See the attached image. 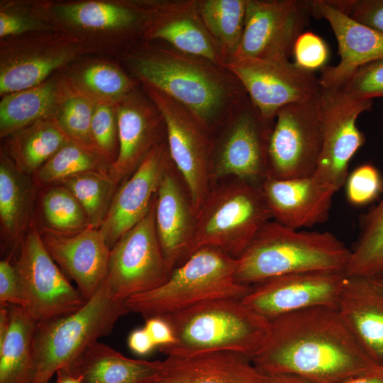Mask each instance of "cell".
Returning a JSON list of instances; mask_svg holds the SVG:
<instances>
[{"instance_id": "13", "label": "cell", "mask_w": 383, "mask_h": 383, "mask_svg": "<svg viewBox=\"0 0 383 383\" xmlns=\"http://www.w3.org/2000/svg\"><path fill=\"white\" fill-rule=\"evenodd\" d=\"M170 274L156 232L154 197L148 215L111 249L102 286L112 299L126 301L161 286Z\"/></svg>"}, {"instance_id": "45", "label": "cell", "mask_w": 383, "mask_h": 383, "mask_svg": "<svg viewBox=\"0 0 383 383\" xmlns=\"http://www.w3.org/2000/svg\"><path fill=\"white\" fill-rule=\"evenodd\" d=\"M353 19L383 33V0H333Z\"/></svg>"}, {"instance_id": "1", "label": "cell", "mask_w": 383, "mask_h": 383, "mask_svg": "<svg viewBox=\"0 0 383 383\" xmlns=\"http://www.w3.org/2000/svg\"><path fill=\"white\" fill-rule=\"evenodd\" d=\"M252 360L265 374H292L311 383H336L381 367L337 308L323 306L270 319L268 334Z\"/></svg>"}, {"instance_id": "7", "label": "cell", "mask_w": 383, "mask_h": 383, "mask_svg": "<svg viewBox=\"0 0 383 383\" xmlns=\"http://www.w3.org/2000/svg\"><path fill=\"white\" fill-rule=\"evenodd\" d=\"M129 312L126 301L112 299L101 286L78 311L37 323L32 383H48L60 368L72 366Z\"/></svg>"}, {"instance_id": "20", "label": "cell", "mask_w": 383, "mask_h": 383, "mask_svg": "<svg viewBox=\"0 0 383 383\" xmlns=\"http://www.w3.org/2000/svg\"><path fill=\"white\" fill-rule=\"evenodd\" d=\"M171 162L165 140L148 154L115 192L99 228L111 249L148 215L160 180Z\"/></svg>"}, {"instance_id": "31", "label": "cell", "mask_w": 383, "mask_h": 383, "mask_svg": "<svg viewBox=\"0 0 383 383\" xmlns=\"http://www.w3.org/2000/svg\"><path fill=\"white\" fill-rule=\"evenodd\" d=\"M62 71L37 86L1 96V139L38 121L53 118L65 91Z\"/></svg>"}, {"instance_id": "32", "label": "cell", "mask_w": 383, "mask_h": 383, "mask_svg": "<svg viewBox=\"0 0 383 383\" xmlns=\"http://www.w3.org/2000/svg\"><path fill=\"white\" fill-rule=\"evenodd\" d=\"M9 328L0 340V383H32L37 323L24 307L9 305Z\"/></svg>"}, {"instance_id": "44", "label": "cell", "mask_w": 383, "mask_h": 383, "mask_svg": "<svg viewBox=\"0 0 383 383\" xmlns=\"http://www.w3.org/2000/svg\"><path fill=\"white\" fill-rule=\"evenodd\" d=\"M292 55L300 68L313 72L326 66L329 49L326 42L312 32H303L296 40Z\"/></svg>"}, {"instance_id": "15", "label": "cell", "mask_w": 383, "mask_h": 383, "mask_svg": "<svg viewBox=\"0 0 383 383\" xmlns=\"http://www.w3.org/2000/svg\"><path fill=\"white\" fill-rule=\"evenodd\" d=\"M240 81L249 98L267 118L282 107L320 98L322 88L313 72L289 60L234 56L226 65Z\"/></svg>"}, {"instance_id": "37", "label": "cell", "mask_w": 383, "mask_h": 383, "mask_svg": "<svg viewBox=\"0 0 383 383\" xmlns=\"http://www.w3.org/2000/svg\"><path fill=\"white\" fill-rule=\"evenodd\" d=\"M43 227L57 233L70 235L90 226L88 217L77 199L64 186L47 187L40 198Z\"/></svg>"}, {"instance_id": "53", "label": "cell", "mask_w": 383, "mask_h": 383, "mask_svg": "<svg viewBox=\"0 0 383 383\" xmlns=\"http://www.w3.org/2000/svg\"><path fill=\"white\" fill-rule=\"evenodd\" d=\"M382 118H383V108H382Z\"/></svg>"}, {"instance_id": "51", "label": "cell", "mask_w": 383, "mask_h": 383, "mask_svg": "<svg viewBox=\"0 0 383 383\" xmlns=\"http://www.w3.org/2000/svg\"><path fill=\"white\" fill-rule=\"evenodd\" d=\"M57 374V383H81L79 376L74 374L69 365L60 368Z\"/></svg>"}, {"instance_id": "48", "label": "cell", "mask_w": 383, "mask_h": 383, "mask_svg": "<svg viewBox=\"0 0 383 383\" xmlns=\"http://www.w3.org/2000/svg\"><path fill=\"white\" fill-rule=\"evenodd\" d=\"M129 348L138 355L150 353L155 347L150 334L145 328L133 331L128 338Z\"/></svg>"}, {"instance_id": "26", "label": "cell", "mask_w": 383, "mask_h": 383, "mask_svg": "<svg viewBox=\"0 0 383 383\" xmlns=\"http://www.w3.org/2000/svg\"><path fill=\"white\" fill-rule=\"evenodd\" d=\"M156 383H267V374L252 358L218 350L192 356H167Z\"/></svg>"}, {"instance_id": "30", "label": "cell", "mask_w": 383, "mask_h": 383, "mask_svg": "<svg viewBox=\"0 0 383 383\" xmlns=\"http://www.w3.org/2000/svg\"><path fill=\"white\" fill-rule=\"evenodd\" d=\"M36 187L34 180L21 171L1 150L0 224L4 248L19 246L32 223Z\"/></svg>"}, {"instance_id": "33", "label": "cell", "mask_w": 383, "mask_h": 383, "mask_svg": "<svg viewBox=\"0 0 383 383\" xmlns=\"http://www.w3.org/2000/svg\"><path fill=\"white\" fill-rule=\"evenodd\" d=\"M6 138V154L21 171L28 175L36 172L72 141L53 118L38 121Z\"/></svg>"}, {"instance_id": "52", "label": "cell", "mask_w": 383, "mask_h": 383, "mask_svg": "<svg viewBox=\"0 0 383 383\" xmlns=\"http://www.w3.org/2000/svg\"><path fill=\"white\" fill-rule=\"evenodd\" d=\"M376 284L383 290V276L372 278Z\"/></svg>"}, {"instance_id": "25", "label": "cell", "mask_w": 383, "mask_h": 383, "mask_svg": "<svg viewBox=\"0 0 383 383\" xmlns=\"http://www.w3.org/2000/svg\"><path fill=\"white\" fill-rule=\"evenodd\" d=\"M261 189L274 221L296 230L326 221L336 192L313 175L288 179L267 177Z\"/></svg>"}, {"instance_id": "36", "label": "cell", "mask_w": 383, "mask_h": 383, "mask_svg": "<svg viewBox=\"0 0 383 383\" xmlns=\"http://www.w3.org/2000/svg\"><path fill=\"white\" fill-rule=\"evenodd\" d=\"M111 165L98 152L70 141L34 173L33 180L37 186H51L84 172L109 173Z\"/></svg>"}, {"instance_id": "18", "label": "cell", "mask_w": 383, "mask_h": 383, "mask_svg": "<svg viewBox=\"0 0 383 383\" xmlns=\"http://www.w3.org/2000/svg\"><path fill=\"white\" fill-rule=\"evenodd\" d=\"M345 277L329 271L277 276L252 285L242 301L269 320L316 306L337 308Z\"/></svg>"}, {"instance_id": "27", "label": "cell", "mask_w": 383, "mask_h": 383, "mask_svg": "<svg viewBox=\"0 0 383 383\" xmlns=\"http://www.w3.org/2000/svg\"><path fill=\"white\" fill-rule=\"evenodd\" d=\"M337 309L370 357L383 366V290L372 278L345 276Z\"/></svg>"}, {"instance_id": "29", "label": "cell", "mask_w": 383, "mask_h": 383, "mask_svg": "<svg viewBox=\"0 0 383 383\" xmlns=\"http://www.w3.org/2000/svg\"><path fill=\"white\" fill-rule=\"evenodd\" d=\"M68 87L96 104L114 106L140 84L119 64L101 58H81L62 71Z\"/></svg>"}, {"instance_id": "47", "label": "cell", "mask_w": 383, "mask_h": 383, "mask_svg": "<svg viewBox=\"0 0 383 383\" xmlns=\"http://www.w3.org/2000/svg\"><path fill=\"white\" fill-rule=\"evenodd\" d=\"M144 328L150 334L155 346L168 345L174 342V333L169 322L162 316L145 319Z\"/></svg>"}, {"instance_id": "23", "label": "cell", "mask_w": 383, "mask_h": 383, "mask_svg": "<svg viewBox=\"0 0 383 383\" xmlns=\"http://www.w3.org/2000/svg\"><path fill=\"white\" fill-rule=\"evenodd\" d=\"M39 231L52 260L89 300L102 286L108 272L111 248L99 229L89 226L70 235L43 226Z\"/></svg>"}, {"instance_id": "4", "label": "cell", "mask_w": 383, "mask_h": 383, "mask_svg": "<svg viewBox=\"0 0 383 383\" xmlns=\"http://www.w3.org/2000/svg\"><path fill=\"white\" fill-rule=\"evenodd\" d=\"M162 317L174 338L173 343L158 347L167 356L232 350L252 358L270 328L268 318L233 298L204 301Z\"/></svg>"}, {"instance_id": "8", "label": "cell", "mask_w": 383, "mask_h": 383, "mask_svg": "<svg viewBox=\"0 0 383 383\" xmlns=\"http://www.w3.org/2000/svg\"><path fill=\"white\" fill-rule=\"evenodd\" d=\"M272 218L260 185L233 179L212 187L196 213L191 254L209 246L238 258Z\"/></svg>"}, {"instance_id": "34", "label": "cell", "mask_w": 383, "mask_h": 383, "mask_svg": "<svg viewBox=\"0 0 383 383\" xmlns=\"http://www.w3.org/2000/svg\"><path fill=\"white\" fill-rule=\"evenodd\" d=\"M196 6L206 28L228 62L242 40L247 0H196Z\"/></svg>"}, {"instance_id": "6", "label": "cell", "mask_w": 383, "mask_h": 383, "mask_svg": "<svg viewBox=\"0 0 383 383\" xmlns=\"http://www.w3.org/2000/svg\"><path fill=\"white\" fill-rule=\"evenodd\" d=\"M59 31L78 40L87 55L117 57L143 40L149 0L39 1Z\"/></svg>"}, {"instance_id": "14", "label": "cell", "mask_w": 383, "mask_h": 383, "mask_svg": "<svg viewBox=\"0 0 383 383\" xmlns=\"http://www.w3.org/2000/svg\"><path fill=\"white\" fill-rule=\"evenodd\" d=\"M320 99L278 111L269 141L267 177L288 179L314 174L323 146Z\"/></svg>"}, {"instance_id": "17", "label": "cell", "mask_w": 383, "mask_h": 383, "mask_svg": "<svg viewBox=\"0 0 383 383\" xmlns=\"http://www.w3.org/2000/svg\"><path fill=\"white\" fill-rule=\"evenodd\" d=\"M320 102L323 146L313 176L338 192L348 176L350 161L365 140L357 119L371 109L372 101L350 100L333 90L322 89Z\"/></svg>"}, {"instance_id": "49", "label": "cell", "mask_w": 383, "mask_h": 383, "mask_svg": "<svg viewBox=\"0 0 383 383\" xmlns=\"http://www.w3.org/2000/svg\"><path fill=\"white\" fill-rule=\"evenodd\" d=\"M336 383H383V366L369 372L348 377Z\"/></svg>"}, {"instance_id": "38", "label": "cell", "mask_w": 383, "mask_h": 383, "mask_svg": "<svg viewBox=\"0 0 383 383\" xmlns=\"http://www.w3.org/2000/svg\"><path fill=\"white\" fill-rule=\"evenodd\" d=\"M59 184L67 188L84 209L90 226L99 228L116 190L109 173L89 172L69 177Z\"/></svg>"}, {"instance_id": "16", "label": "cell", "mask_w": 383, "mask_h": 383, "mask_svg": "<svg viewBox=\"0 0 383 383\" xmlns=\"http://www.w3.org/2000/svg\"><path fill=\"white\" fill-rule=\"evenodd\" d=\"M310 16L308 1L247 0L243 35L234 56L289 60Z\"/></svg>"}, {"instance_id": "5", "label": "cell", "mask_w": 383, "mask_h": 383, "mask_svg": "<svg viewBox=\"0 0 383 383\" xmlns=\"http://www.w3.org/2000/svg\"><path fill=\"white\" fill-rule=\"evenodd\" d=\"M238 259L213 247H201L171 272L167 280L150 292L126 300L130 312L145 319L164 316L197 304L221 298L243 299L251 286L238 282Z\"/></svg>"}, {"instance_id": "39", "label": "cell", "mask_w": 383, "mask_h": 383, "mask_svg": "<svg viewBox=\"0 0 383 383\" xmlns=\"http://www.w3.org/2000/svg\"><path fill=\"white\" fill-rule=\"evenodd\" d=\"M64 83L65 91L53 118L72 141L96 152L91 135L96 104Z\"/></svg>"}, {"instance_id": "19", "label": "cell", "mask_w": 383, "mask_h": 383, "mask_svg": "<svg viewBox=\"0 0 383 383\" xmlns=\"http://www.w3.org/2000/svg\"><path fill=\"white\" fill-rule=\"evenodd\" d=\"M115 109L119 146L109 175L117 185L167 138L163 116L141 84L116 104Z\"/></svg>"}, {"instance_id": "46", "label": "cell", "mask_w": 383, "mask_h": 383, "mask_svg": "<svg viewBox=\"0 0 383 383\" xmlns=\"http://www.w3.org/2000/svg\"><path fill=\"white\" fill-rule=\"evenodd\" d=\"M3 305L23 306L16 268L9 258L0 262V306Z\"/></svg>"}, {"instance_id": "11", "label": "cell", "mask_w": 383, "mask_h": 383, "mask_svg": "<svg viewBox=\"0 0 383 383\" xmlns=\"http://www.w3.org/2000/svg\"><path fill=\"white\" fill-rule=\"evenodd\" d=\"M13 264L23 307L37 323L75 312L86 304L48 253L34 221L21 240Z\"/></svg>"}, {"instance_id": "43", "label": "cell", "mask_w": 383, "mask_h": 383, "mask_svg": "<svg viewBox=\"0 0 383 383\" xmlns=\"http://www.w3.org/2000/svg\"><path fill=\"white\" fill-rule=\"evenodd\" d=\"M348 201L362 206L374 200L382 190V180L377 169L370 164L356 167L348 174L345 183Z\"/></svg>"}, {"instance_id": "9", "label": "cell", "mask_w": 383, "mask_h": 383, "mask_svg": "<svg viewBox=\"0 0 383 383\" xmlns=\"http://www.w3.org/2000/svg\"><path fill=\"white\" fill-rule=\"evenodd\" d=\"M274 120L248 95L212 135L211 181L225 178L260 185L268 176V146Z\"/></svg>"}, {"instance_id": "24", "label": "cell", "mask_w": 383, "mask_h": 383, "mask_svg": "<svg viewBox=\"0 0 383 383\" xmlns=\"http://www.w3.org/2000/svg\"><path fill=\"white\" fill-rule=\"evenodd\" d=\"M172 162L155 196V223L168 268L172 270L190 255L196 213L189 194Z\"/></svg>"}, {"instance_id": "28", "label": "cell", "mask_w": 383, "mask_h": 383, "mask_svg": "<svg viewBox=\"0 0 383 383\" xmlns=\"http://www.w3.org/2000/svg\"><path fill=\"white\" fill-rule=\"evenodd\" d=\"M70 367L80 377L81 383H156L161 373L162 360L128 358L96 341Z\"/></svg>"}, {"instance_id": "2", "label": "cell", "mask_w": 383, "mask_h": 383, "mask_svg": "<svg viewBox=\"0 0 383 383\" xmlns=\"http://www.w3.org/2000/svg\"><path fill=\"white\" fill-rule=\"evenodd\" d=\"M117 58L139 83L157 88L190 110L211 135L248 96L226 67L161 42L141 40Z\"/></svg>"}, {"instance_id": "40", "label": "cell", "mask_w": 383, "mask_h": 383, "mask_svg": "<svg viewBox=\"0 0 383 383\" xmlns=\"http://www.w3.org/2000/svg\"><path fill=\"white\" fill-rule=\"evenodd\" d=\"M59 31L38 1H7L0 4V39L35 32Z\"/></svg>"}, {"instance_id": "42", "label": "cell", "mask_w": 383, "mask_h": 383, "mask_svg": "<svg viewBox=\"0 0 383 383\" xmlns=\"http://www.w3.org/2000/svg\"><path fill=\"white\" fill-rule=\"evenodd\" d=\"M96 151L111 165L118 152V129L115 105L96 104L91 122Z\"/></svg>"}, {"instance_id": "3", "label": "cell", "mask_w": 383, "mask_h": 383, "mask_svg": "<svg viewBox=\"0 0 383 383\" xmlns=\"http://www.w3.org/2000/svg\"><path fill=\"white\" fill-rule=\"evenodd\" d=\"M351 250L333 233L266 223L238 259L235 280L252 286L277 276L316 271L345 272Z\"/></svg>"}, {"instance_id": "50", "label": "cell", "mask_w": 383, "mask_h": 383, "mask_svg": "<svg viewBox=\"0 0 383 383\" xmlns=\"http://www.w3.org/2000/svg\"><path fill=\"white\" fill-rule=\"evenodd\" d=\"M267 383H311L308 380L292 374H266Z\"/></svg>"}, {"instance_id": "35", "label": "cell", "mask_w": 383, "mask_h": 383, "mask_svg": "<svg viewBox=\"0 0 383 383\" xmlns=\"http://www.w3.org/2000/svg\"><path fill=\"white\" fill-rule=\"evenodd\" d=\"M361 231L345 270V276H383V196L361 219Z\"/></svg>"}, {"instance_id": "10", "label": "cell", "mask_w": 383, "mask_h": 383, "mask_svg": "<svg viewBox=\"0 0 383 383\" xmlns=\"http://www.w3.org/2000/svg\"><path fill=\"white\" fill-rule=\"evenodd\" d=\"M140 84L163 116L172 162L196 213L212 188V135L182 104L150 84Z\"/></svg>"}, {"instance_id": "22", "label": "cell", "mask_w": 383, "mask_h": 383, "mask_svg": "<svg viewBox=\"0 0 383 383\" xmlns=\"http://www.w3.org/2000/svg\"><path fill=\"white\" fill-rule=\"evenodd\" d=\"M149 6L143 40L161 42L226 67L227 60L206 28L196 0H149Z\"/></svg>"}, {"instance_id": "41", "label": "cell", "mask_w": 383, "mask_h": 383, "mask_svg": "<svg viewBox=\"0 0 383 383\" xmlns=\"http://www.w3.org/2000/svg\"><path fill=\"white\" fill-rule=\"evenodd\" d=\"M331 90L353 101L383 98V57L359 67L341 85Z\"/></svg>"}, {"instance_id": "21", "label": "cell", "mask_w": 383, "mask_h": 383, "mask_svg": "<svg viewBox=\"0 0 383 383\" xmlns=\"http://www.w3.org/2000/svg\"><path fill=\"white\" fill-rule=\"evenodd\" d=\"M308 2L311 16L330 24L338 45L340 62L321 69L318 79L323 89L338 87L359 67L383 57V33L353 19L333 0Z\"/></svg>"}, {"instance_id": "12", "label": "cell", "mask_w": 383, "mask_h": 383, "mask_svg": "<svg viewBox=\"0 0 383 383\" xmlns=\"http://www.w3.org/2000/svg\"><path fill=\"white\" fill-rule=\"evenodd\" d=\"M87 55L61 31L30 33L0 40V96L37 86Z\"/></svg>"}]
</instances>
